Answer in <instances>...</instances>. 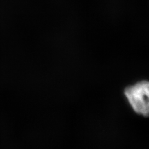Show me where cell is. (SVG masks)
Wrapping results in <instances>:
<instances>
[{"mask_svg":"<svg viewBox=\"0 0 149 149\" xmlns=\"http://www.w3.org/2000/svg\"><path fill=\"white\" fill-rule=\"evenodd\" d=\"M149 84L147 81L138 82L125 88L124 94L133 110L147 117L149 113Z\"/></svg>","mask_w":149,"mask_h":149,"instance_id":"obj_1","label":"cell"}]
</instances>
